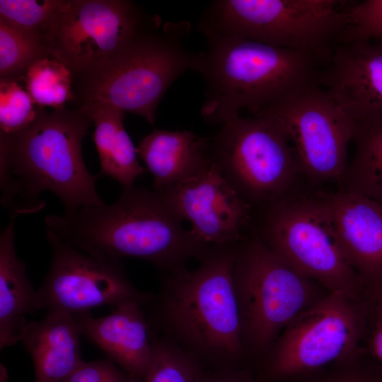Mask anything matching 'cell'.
Masks as SVG:
<instances>
[{
	"instance_id": "obj_24",
	"label": "cell",
	"mask_w": 382,
	"mask_h": 382,
	"mask_svg": "<svg viewBox=\"0 0 382 382\" xmlns=\"http://www.w3.org/2000/svg\"><path fill=\"white\" fill-rule=\"evenodd\" d=\"M48 57L38 32L24 30L0 18V79L20 81L36 60Z\"/></svg>"
},
{
	"instance_id": "obj_30",
	"label": "cell",
	"mask_w": 382,
	"mask_h": 382,
	"mask_svg": "<svg viewBox=\"0 0 382 382\" xmlns=\"http://www.w3.org/2000/svg\"><path fill=\"white\" fill-rule=\"evenodd\" d=\"M197 382H257L245 369L214 371L204 369Z\"/></svg>"
},
{
	"instance_id": "obj_12",
	"label": "cell",
	"mask_w": 382,
	"mask_h": 382,
	"mask_svg": "<svg viewBox=\"0 0 382 382\" xmlns=\"http://www.w3.org/2000/svg\"><path fill=\"white\" fill-rule=\"evenodd\" d=\"M359 338V320L352 300L330 292L299 314L267 354L272 379L310 371L352 354Z\"/></svg>"
},
{
	"instance_id": "obj_23",
	"label": "cell",
	"mask_w": 382,
	"mask_h": 382,
	"mask_svg": "<svg viewBox=\"0 0 382 382\" xmlns=\"http://www.w3.org/2000/svg\"><path fill=\"white\" fill-rule=\"evenodd\" d=\"M25 89L40 108H66L74 101L73 76L69 68L57 59L45 57L35 61L22 79Z\"/></svg>"
},
{
	"instance_id": "obj_9",
	"label": "cell",
	"mask_w": 382,
	"mask_h": 382,
	"mask_svg": "<svg viewBox=\"0 0 382 382\" xmlns=\"http://www.w3.org/2000/svg\"><path fill=\"white\" fill-rule=\"evenodd\" d=\"M233 278L247 354H266L282 329L314 303L311 279L253 233L238 245Z\"/></svg>"
},
{
	"instance_id": "obj_22",
	"label": "cell",
	"mask_w": 382,
	"mask_h": 382,
	"mask_svg": "<svg viewBox=\"0 0 382 382\" xmlns=\"http://www.w3.org/2000/svg\"><path fill=\"white\" fill-rule=\"evenodd\" d=\"M354 154L337 181L338 190L382 205V121L356 124Z\"/></svg>"
},
{
	"instance_id": "obj_18",
	"label": "cell",
	"mask_w": 382,
	"mask_h": 382,
	"mask_svg": "<svg viewBox=\"0 0 382 382\" xmlns=\"http://www.w3.org/2000/svg\"><path fill=\"white\" fill-rule=\"evenodd\" d=\"M89 312L49 310L40 321L26 323L20 342L32 359L35 382H59L83 361L80 337L83 335V319Z\"/></svg>"
},
{
	"instance_id": "obj_29",
	"label": "cell",
	"mask_w": 382,
	"mask_h": 382,
	"mask_svg": "<svg viewBox=\"0 0 382 382\" xmlns=\"http://www.w3.org/2000/svg\"><path fill=\"white\" fill-rule=\"evenodd\" d=\"M130 375L110 359L83 361L59 382H129Z\"/></svg>"
},
{
	"instance_id": "obj_6",
	"label": "cell",
	"mask_w": 382,
	"mask_h": 382,
	"mask_svg": "<svg viewBox=\"0 0 382 382\" xmlns=\"http://www.w3.org/2000/svg\"><path fill=\"white\" fill-rule=\"evenodd\" d=\"M253 233L305 277L352 301L363 284L335 227L328 192L301 187L254 215Z\"/></svg>"
},
{
	"instance_id": "obj_2",
	"label": "cell",
	"mask_w": 382,
	"mask_h": 382,
	"mask_svg": "<svg viewBox=\"0 0 382 382\" xmlns=\"http://www.w3.org/2000/svg\"><path fill=\"white\" fill-rule=\"evenodd\" d=\"M92 123L80 107L50 112L42 108L23 131L0 135L1 203L9 217L40 211L45 192L57 196L65 212L104 204L96 176L82 154V141Z\"/></svg>"
},
{
	"instance_id": "obj_19",
	"label": "cell",
	"mask_w": 382,
	"mask_h": 382,
	"mask_svg": "<svg viewBox=\"0 0 382 382\" xmlns=\"http://www.w3.org/2000/svg\"><path fill=\"white\" fill-rule=\"evenodd\" d=\"M209 139L190 131L154 129L137 148L153 176V190L193 178L212 166Z\"/></svg>"
},
{
	"instance_id": "obj_11",
	"label": "cell",
	"mask_w": 382,
	"mask_h": 382,
	"mask_svg": "<svg viewBox=\"0 0 382 382\" xmlns=\"http://www.w3.org/2000/svg\"><path fill=\"white\" fill-rule=\"evenodd\" d=\"M265 115L282 127L308 186L337 183L356 125L323 88L313 85Z\"/></svg>"
},
{
	"instance_id": "obj_34",
	"label": "cell",
	"mask_w": 382,
	"mask_h": 382,
	"mask_svg": "<svg viewBox=\"0 0 382 382\" xmlns=\"http://www.w3.org/2000/svg\"><path fill=\"white\" fill-rule=\"evenodd\" d=\"M337 382H366V381H363L361 379H359V378H348V379L339 381Z\"/></svg>"
},
{
	"instance_id": "obj_27",
	"label": "cell",
	"mask_w": 382,
	"mask_h": 382,
	"mask_svg": "<svg viewBox=\"0 0 382 382\" xmlns=\"http://www.w3.org/2000/svg\"><path fill=\"white\" fill-rule=\"evenodd\" d=\"M62 0H0V18L18 28L38 32Z\"/></svg>"
},
{
	"instance_id": "obj_31",
	"label": "cell",
	"mask_w": 382,
	"mask_h": 382,
	"mask_svg": "<svg viewBox=\"0 0 382 382\" xmlns=\"http://www.w3.org/2000/svg\"><path fill=\"white\" fill-rule=\"evenodd\" d=\"M371 347L374 356L382 363V320L377 321L372 334Z\"/></svg>"
},
{
	"instance_id": "obj_14",
	"label": "cell",
	"mask_w": 382,
	"mask_h": 382,
	"mask_svg": "<svg viewBox=\"0 0 382 382\" xmlns=\"http://www.w3.org/2000/svg\"><path fill=\"white\" fill-rule=\"evenodd\" d=\"M155 191L183 221L191 224L192 235L207 251L237 245L252 233V207L213 164L197 177Z\"/></svg>"
},
{
	"instance_id": "obj_16",
	"label": "cell",
	"mask_w": 382,
	"mask_h": 382,
	"mask_svg": "<svg viewBox=\"0 0 382 382\" xmlns=\"http://www.w3.org/2000/svg\"><path fill=\"white\" fill-rule=\"evenodd\" d=\"M337 236L363 286L382 283V205L367 197L328 192Z\"/></svg>"
},
{
	"instance_id": "obj_7",
	"label": "cell",
	"mask_w": 382,
	"mask_h": 382,
	"mask_svg": "<svg viewBox=\"0 0 382 382\" xmlns=\"http://www.w3.org/2000/svg\"><path fill=\"white\" fill-rule=\"evenodd\" d=\"M344 1L215 0L198 21L204 37H242L316 58L324 66L347 25Z\"/></svg>"
},
{
	"instance_id": "obj_28",
	"label": "cell",
	"mask_w": 382,
	"mask_h": 382,
	"mask_svg": "<svg viewBox=\"0 0 382 382\" xmlns=\"http://www.w3.org/2000/svg\"><path fill=\"white\" fill-rule=\"evenodd\" d=\"M342 41L382 42V0H366L347 8Z\"/></svg>"
},
{
	"instance_id": "obj_26",
	"label": "cell",
	"mask_w": 382,
	"mask_h": 382,
	"mask_svg": "<svg viewBox=\"0 0 382 382\" xmlns=\"http://www.w3.org/2000/svg\"><path fill=\"white\" fill-rule=\"evenodd\" d=\"M42 108L18 81L0 79V135L23 131L34 122Z\"/></svg>"
},
{
	"instance_id": "obj_32",
	"label": "cell",
	"mask_w": 382,
	"mask_h": 382,
	"mask_svg": "<svg viewBox=\"0 0 382 382\" xmlns=\"http://www.w3.org/2000/svg\"><path fill=\"white\" fill-rule=\"evenodd\" d=\"M374 291L378 293V320H382V283Z\"/></svg>"
},
{
	"instance_id": "obj_10",
	"label": "cell",
	"mask_w": 382,
	"mask_h": 382,
	"mask_svg": "<svg viewBox=\"0 0 382 382\" xmlns=\"http://www.w3.org/2000/svg\"><path fill=\"white\" fill-rule=\"evenodd\" d=\"M161 24L129 0H62L38 33L47 56L66 65L74 79Z\"/></svg>"
},
{
	"instance_id": "obj_21",
	"label": "cell",
	"mask_w": 382,
	"mask_h": 382,
	"mask_svg": "<svg viewBox=\"0 0 382 382\" xmlns=\"http://www.w3.org/2000/svg\"><path fill=\"white\" fill-rule=\"evenodd\" d=\"M81 108L91 119L93 141L98 154L100 175L110 177L123 187L134 185L147 171L138 160L137 148L124 126L125 112L103 103H89Z\"/></svg>"
},
{
	"instance_id": "obj_17",
	"label": "cell",
	"mask_w": 382,
	"mask_h": 382,
	"mask_svg": "<svg viewBox=\"0 0 382 382\" xmlns=\"http://www.w3.org/2000/svg\"><path fill=\"white\" fill-rule=\"evenodd\" d=\"M136 300L123 302L109 315L88 313L83 335L128 374L144 379L151 359V330L144 309Z\"/></svg>"
},
{
	"instance_id": "obj_5",
	"label": "cell",
	"mask_w": 382,
	"mask_h": 382,
	"mask_svg": "<svg viewBox=\"0 0 382 382\" xmlns=\"http://www.w3.org/2000/svg\"><path fill=\"white\" fill-rule=\"evenodd\" d=\"M187 21L167 22L150 30L88 72L73 79L77 106L103 103L154 125L169 87L192 71L195 53L186 40Z\"/></svg>"
},
{
	"instance_id": "obj_1",
	"label": "cell",
	"mask_w": 382,
	"mask_h": 382,
	"mask_svg": "<svg viewBox=\"0 0 382 382\" xmlns=\"http://www.w3.org/2000/svg\"><path fill=\"white\" fill-rule=\"evenodd\" d=\"M238 244L209 248L194 270L164 273L158 294L145 306L151 331L205 369H243L247 356L233 278Z\"/></svg>"
},
{
	"instance_id": "obj_4",
	"label": "cell",
	"mask_w": 382,
	"mask_h": 382,
	"mask_svg": "<svg viewBox=\"0 0 382 382\" xmlns=\"http://www.w3.org/2000/svg\"><path fill=\"white\" fill-rule=\"evenodd\" d=\"M204 37L192 71L205 83L200 112L209 124L221 126L243 110L263 115L318 84L322 64L311 55L238 37Z\"/></svg>"
},
{
	"instance_id": "obj_33",
	"label": "cell",
	"mask_w": 382,
	"mask_h": 382,
	"mask_svg": "<svg viewBox=\"0 0 382 382\" xmlns=\"http://www.w3.org/2000/svg\"><path fill=\"white\" fill-rule=\"evenodd\" d=\"M129 382H144V379L139 377L130 375Z\"/></svg>"
},
{
	"instance_id": "obj_20",
	"label": "cell",
	"mask_w": 382,
	"mask_h": 382,
	"mask_svg": "<svg viewBox=\"0 0 382 382\" xmlns=\"http://www.w3.org/2000/svg\"><path fill=\"white\" fill-rule=\"evenodd\" d=\"M9 219L0 235L1 349L20 342L21 331L28 322L25 316L40 310L37 292L16 251V218Z\"/></svg>"
},
{
	"instance_id": "obj_25",
	"label": "cell",
	"mask_w": 382,
	"mask_h": 382,
	"mask_svg": "<svg viewBox=\"0 0 382 382\" xmlns=\"http://www.w3.org/2000/svg\"><path fill=\"white\" fill-rule=\"evenodd\" d=\"M151 359L144 382H197L204 368L167 338L151 332Z\"/></svg>"
},
{
	"instance_id": "obj_15",
	"label": "cell",
	"mask_w": 382,
	"mask_h": 382,
	"mask_svg": "<svg viewBox=\"0 0 382 382\" xmlns=\"http://www.w3.org/2000/svg\"><path fill=\"white\" fill-rule=\"evenodd\" d=\"M318 84L356 124L382 121V42H340Z\"/></svg>"
},
{
	"instance_id": "obj_3",
	"label": "cell",
	"mask_w": 382,
	"mask_h": 382,
	"mask_svg": "<svg viewBox=\"0 0 382 382\" xmlns=\"http://www.w3.org/2000/svg\"><path fill=\"white\" fill-rule=\"evenodd\" d=\"M155 190L123 187L119 199L45 219L47 234L98 259L148 261L164 273L200 260L207 250Z\"/></svg>"
},
{
	"instance_id": "obj_13",
	"label": "cell",
	"mask_w": 382,
	"mask_h": 382,
	"mask_svg": "<svg viewBox=\"0 0 382 382\" xmlns=\"http://www.w3.org/2000/svg\"><path fill=\"white\" fill-rule=\"evenodd\" d=\"M52 248L50 270L37 291L40 309L86 313L95 307L131 300L150 301L153 294L138 290L122 261L92 257L47 234Z\"/></svg>"
},
{
	"instance_id": "obj_8",
	"label": "cell",
	"mask_w": 382,
	"mask_h": 382,
	"mask_svg": "<svg viewBox=\"0 0 382 382\" xmlns=\"http://www.w3.org/2000/svg\"><path fill=\"white\" fill-rule=\"evenodd\" d=\"M220 127L209 139L212 163L254 215L304 186L294 149L274 117L240 116Z\"/></svg>"
}]
</instances>
